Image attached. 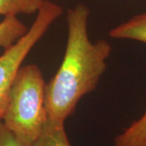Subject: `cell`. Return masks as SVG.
<instances>
[{"label":"cell","instance_id":"obj_7","mask_svg":"<svg viewBox=\"0 0 146 146\" xmlns=\"http://www.w3.org/2000/svg\"><path fill=\"white\" fill-rule=\"evenodd\" d=\"M32 146H72L64 124L54 123L47 119L42 133Z\"/></svg>","mask_w":146,"mask_h":146},{"label":"cell","instance_id":"obj_9","mask_svg":"<svg viewBox=\"0 0 146 146\" xmlns=\"http://www.w3.org/2000/svg\"><path fill=\"white\" fill-rule=\"evenodd\" d=\"M0 146H25L0 121Z\"/></svg>","mask_w":146,"mask_h":146},{"label":"cell","instance_id":"obj_4","mask_svg":"<svg viewBox=\"0 0 146 146\" xmlns=\"http://www.w3.org/2000/svg\"><path fill=\"white\" fill-rule=\"evenodd\" d=\"M110 36L116 39H131L146 43V12L133 16L110 31Z\"/></svg>","mask_w":146,"mask_h":146},{"label":"cell","instance_id":"obj_6","mask_svg":"<svg viewBox=\"0 0 146 146\" xmlns=\"http://www.w3.org/2000/svg\"><path fill=\"white\" fill-rule=\"evenodd\" d=\"M28 29L17 16L4 17L0 22V47L8 49L24 36Z\"/></svg>","mask_w":146,"mask_h":146},{"label":"cell","instance_id":"obj_2","mask_svg":"<svg viewBox=\"0 0 146 146\" xmlns=\"http://www.w3.org/2000/svg\"><path fill=\"white\" fill-rule=\"evenodd\" d=\"M46 84L31 63L19 68L11 84L2 122L24 145H33L46 123Z\"/></svg>","mask_w":146,"mask_h":146},{"label":"cell","instance_id":"obj_8","mask_svg":"<svg viewBox=\"0 0 146 146\" xmlns=\"http://www.w3.org/2000/svg\"><path fill=\"white\" fill-rule=\"evenodd\" d=\"M45 0H0V16H17L37 12Z\"/></svg>","mask_w":146,"mask_h":146},{"label":"cell","instance_id":"obj_3","mask_svg":"<svg viewBox=\"0 0 146 146\" xmlns=\"http://www.w3.org/2000/svg\"><path fill=\"white\" fill-rule=\"evenodd\" d=\"M63 13L61 6L45 0L26 33L0 55V121L5 113L11 87L19 68L32 49Z\"/></svg>","mask_w":146,"mask_h":146},{"label":"cell","instance_id":"obj_5","mask_svg":"<svg viewBox=\"0 0 146 146\" xmlns=\"http://www.w3.org/2000/svg\"><path fill=\"white\" fill-rule=\"evenodd\" d=\"M115 146H146V110L139 119L119 134L114 140Z\"/></svg>","mask_w":146,"mask_h":146},{"label":"cell","instance_id":"obj_1","mask_svg":"<svg viewBox=\"0 0 146 146\" xmlns=\"http://www.w3.org/2000/svg\"><path fill=\"white\" fill-rule=\"evenodd\" d=\"M89 9L83 3L67 11L68 40L61 65L46 84L48 120L64 124L80 99L96 89L106 69L112 47L106 40L90 41Z\"/></svg>","mask_w":146,"mask_h":146}]
</instances>
